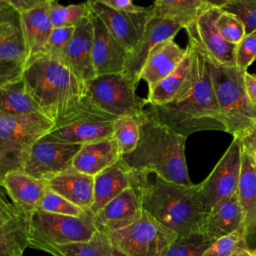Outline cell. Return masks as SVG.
<instances>
[{
	"instance_id": "cell-37",
	"label": "cell",
	"mask_w": 256,
	"mask_h": 256,
	"mask_svg": "<svg viewBox=\"0 0 256 256\" xmlns=\"http://www.w3.org/2000/svg\"><path fill=\"white\" fill-rule=\"evenodd\" d=\"M37 209L50 213L75 217L82 216L87 211L70 202L69 200H67L66 198H64L63 196H61L60 194H58L49 187L46 189L43 197L41 198Z\"/></svg>"
},
{
	"instance_id": "cell-15",
	"label": "cell",
	"mask_w": 256,
	"mask_h": 256,
	"mask_svg": "<svg viewBox=\"0 0 256 256\" xmlns=\"http://www.w3.org/2000/svg\"><path fill=\"white\" fill-rule=\"evenodd\" d=\"M89 18L93 28L92 61L96 76L122 73L128 51L92 11Z\"/></svg>"
},
{
	"instance_id": "cell-43",
	"label": "cell",
	"mask_w": 256,
	"mask_h": 256,
	"mask_svg": "<svg viewBox=\"0 0 256 256\" xmlns=\"http://www.w3.org/2000/svg\"><path fill=\"white\" fill-rule=\"evenodd\" d=\"M54 1L56 0H4V3L20 13L38 6L50 4Z\"/></svg>"
},
{
	"instance_id": "cell-17",
	"label": "cell",
	"mask_w": 256,
	"mask_h": 256,
	"mask_svg": "<svg viewBox=\"0 0 256 256\" xmlns=\"http://www.w3.org/2000/svg\"><path fill=\"white\" fill-rule=\"evenodd\" d=\"M220 11V8L207 6L192 24L202 47L212 59L224 65L236 66V45L227 42L215 24Z\"/></svg>"
},
{
	"instance_id": "cell-3",
	"label": "cell",
	"mask_w": 256,
	"mask_h": 256,
	"mask_svg": "<svg viewBox=\"0 0 256 256\" xmlns=\"http://www.w3.org/2000/svg\"><path fill=\"white\" fill-rule=\"evenodd\" d=\"M22 80L34 102L55 125L76 114L87 103L86 82L60 57L43 53L30 58Z\"/></svg>"
},
{
	"instance_id": "cell-36",
	"label": "cell",
	"mask_w": 256,
	"mask_h": 256,
	"mask_svg": "<svg viewBox=\"0 0 256 256\" xmlns=\"http://www.w3.org/2000/svg\"><path fill=\"white\" fill-rule=\"evenodd\" d=\"M247 234L240 230L215 240L202 254V256H236L247 246Z\"/></svg>"
},
{
	"instance_id": "cell-21",
	"label": "cell",
	"mask_w": 256,
	"mask_h": 256,
	"mask_svg": "<svg viewBox=\"0 0 256 256\" xmlns=\"http://www.w3.org/2000/svg\"><path fill=\"white\" fill-rule=\"evenodd\" d=\"M28 246V214L10 203L0 209V256H23Z\"/></svg>"
},
{
	"instance_id": "cell-8",
	"label": "cell",
	"mask_w": 256,
	"mask_h": 256,
	"mask_svg": "<svg viewBox=\"0 0 256 256\" xmlns=\"http://www.w3.org/2000/svg\"><path fill=\"white\" fill-rule=\"evenodd\" d=\"M135 91L122 73L96 76L86 83V101L114 119L125 115L139 116L148 102Z\"/></svg>"
},
{
	"instance_id": "cell-45",
	"label": "cell",
	"mask_w": 256,
	"mask_h": 256,
	"mask_svg": "<svg viewBox=\"0 0 256 256\" xmlns=\"http://www.w3.org/2000/svg\"><path fill=\"white\" fill-rule=\"evenodd\" d=\"M243 80L245 90L250 101L256 105V75L251 74L248 71H244Z\"/></svg>"
},
{
	"instance_id": "cell-11",
	"label": "cell",
	"mask_w": 256,
	"mask_h": 256,
	"mask_svg": "<svg viewBox=\"0 0 256 256\" xmlns=\"http://www.w3.org/2000/svg\"><path fill=\"white\" fill-rule=\"evenodd\" d=\"M114 120L87 102L81 110L65 121L56 124L47 134L62 142L83 145L112 138Z\"/></svg>"
},
{
	"instance_id": "cell-35",
	"label": "cell",
	"mask_w": 256,
	"mask_h": 256,
	"mask_svg": "<svg viewBox=\"0 0 256 256\" xmlns=\"http://www.w3.org/2000/svg\"><path fill=\"white\" fill-rule=\"evenodd\" d=\"M214 241L203 233L177 237L164 251L162 256H202L203 252Z\"/></svg>"
},
{
	"instance_id": "cell-49",
	"label": "cell",
	"mask_w": 256,
	"mask_h": 256,
	"mask_svg": "<svg viewBox=\"0 0 256 256\" xmlns=\"http://www.w3.org/2000/svg\"><path fill=\"white\" fill-rule=\"evenodd\" d=\"M10 203H8L1 195H0V209H2V208H4V207H6L7 205H9Z\"/></svg>"
},
{
	"instance_id": "cell-44",
	"label": "cell",
	"mask_w": 256,
	"mask_h": 256,
	"mask_svg": "<svg viewBox=\"0 0 256 256\" xmlns=\"http://www.w3.org/2000/svg\"><path fill=\"white\" fill-rule=\"evenodd\" d=\"M104 5L121 11H139L143 7L134 4L133 0H98Z\"/></svg>"
},
{
	"instance_id": "cell-25",
	"label": "cell",
	"mask_w": 256,
	"mask_h": 256,
	"mask_svg": "<svg viewBox=\"0 0 256 256\" xmlns=\"http://www.w3.org/2000/svg\"><path fill=\"white\" fill-rule=\"evenodd\" d=\"M47 186L79 206L90 210L94 198V177L71 167L47 180Z\"/></svg>"
},
{
	"instance_id": "cell-13",
	"label": "cell",
	"mask_w": 256,
	"mask_h": 256,
	"mask_svg": "<svg viewBox=\"0 0 256 256\" xmlns=\"http://www.w3.org/2000/svg\"><path fill=\"white\" fill-rule=\"evenodd\" d=\"M90 10L97 15L111 34L129 52L140 40L153 8L143 7L139 11H121L110 8L98 0H86Z\"/></svg>"
},
{
	"instance_id": "cell-47",
	"label": "cell",
	"mask_w": 256,
	"mask_h": 256,
	"mask_svg": "<svg viewBox=\"0 0 256 256\" xmlns=\"http://www.w3.org/2000/svg\"><path fill=\"white\" fill-rule=\"evenodd\" d=\"M204 3L211 7H217V8H223L227 3H229L232 0H203Z\"/></svg>"
},
{
	"instance_id": "cell-1",
	"label": "cell",
	"mask_w": 256,
	"mask_h": 256,
	"mask_svg": "<svg viewBox=\"0 0 256 256\" xmlns=\"http://www.w3.org/2000/svg\"><path fill=\"white\" fill-rule=\"evenodd\" d=\"M192 53V71L176 98L162 105H148L147 113L155 121L188 137L204 130L225 132L213 88L209 56L202 47L193 24L184 28Z\"/></svg>"
},
{
	"instance_id": "cell-2",
	"label": "cell",
	"mask_w": 256,
	"mask_h": 256,
	"mask_svg": "<svg viewBox=\"0 0 256 256\" xmlns=\"http://www.w3.org/2000/svg\"><path fill=\"white\" fill-rule=\"evenodd\" d=\"M130 184L143 211L177 237L201 233L206 210L198 184L190 186L168 181L154 172L130 169Z\"/></svg>"
},
{
	"instance_id": "cell-4",
	"label": "cell",
	"mask_w": 256,
	"mask_h": 256,
	"mask_svg": "<svg viewBox=\"0 0 256 256\" xmlns=\"http://www.w3.org/2000/svg\"><path fill=\"white\" fill-rule=\"evenodd\" d=\"M140 138L136 148L121 159L133 170L154 172L178 184L192 185L185 158V136L174 132L149 116L146 109L139 115Z\"/></svg>"
},
{
	"instance_id": "cell-41",
	"label": "cell",
	"mask_w": 256,
	"mask_h": 256,
	"mask_svg": "<svg viewBox=\"0 0 256 256\" xmlns=\"http://www.w3.org/2000/svg\"><path fill=\"white\" fill-rule=\"evenodd\" d=\"M74 31L75 27L53 28L44 53H48L61 58Z\"/></svg>"
},
{
	"instance_id": "cell-24",
	"label": "cell",
	"mask_w": 256,
	"mask_h": 256,
	"mask_svg": "<svg viewBox=\"0 0 256 256\" xmlns=\"http://www.w3.org/2000/svg\"><path fill=\"white\" fill-rule=\"evenodd\" d=\"M240 153L241 167L237 195L244 211V229L248 235L256 228V157L242 140H240Z\"/></svg>"
},
{
	"instance_id": "cell-30",
	"label": "cell",
	"mask_w": 256,
	"mask_h": 256,
	"mask_svg": "<svg viewBox=\"0 0 256 256\" xmlns=\"http://www.w3.org/2000/svg\"><path fill=\"white\" fill-rule=\"evenodd\" d=\"M45 252L53 256H123L113 245L109 234L99 230L88 241L54 245Z\"/></svg>"
},
{
	"instance_id": "cell-33",
	"label": "cell",
	"mask_w": 256,
	"mask_h": 256,
	"mask_svg": "<svg viewBox=\"0 0 256 256\" xmlns=\"http://www.w3.org/2000/svg\"><path fill=\"white\" fill-rule=\"evenodd\" d=\"M113 138L117 142L121 155L131 153L140 138L139 116L125 115L113 121Z\"/></svg>"
},
{
	"instance_id": "cell-19",
	"label": "cell",
	"mask_w": 256,
	"mask_h": 256,
	"mask_svg": "<svg viewBox=\"0 0 256 256\" xmlns=\"http://www.w3.org/2000/svg\"><path fill=\"white\" fill-rule=\"evenodd\" d=\"M244 223L245 215L236 191L231 197L219 202L206 213L201 233L217 240L240 230L245 231Z\"/></svg>"
},
{
	"instance_id": "cell-34",
	"label": "cell",
	"mask_w": 256,
	"mask_h": 256,
	"mask_svg": "<svg viewBox=\"0 0 256 256\" xmlns=\"http://www.w3.org/2000/svg\"><path fill=\"white\" fill-rule=\"evenodd\" d=\"M90 13L91 10L87 2L63 6L54 1L51 3L50 7V17L53 28L76 27L83 20L88 18Z\"/></svg>"
},
{
	"instance_id": "cell-18",
	"label": "cell",
	"mask_w": 256,
	"mask_h": 256,
	"mask_svg": "<svg viewBox=\"0 0 256 256\" xmlns=\"http://www.w3.org/2000/svg\"><path fill=\"white\" fill-rule=\"evenodd\" d=\"M92 38L93 28L88 17L75 27L61 57L70 69L86 83L96 77L92 61Z\"/></svg>"
},
{
	"instance_id": "cell-38",
	"label": "cell",
	"mask_w": 256,
	"mask_h": 256,
	"mask_svg": "<svg viewBox=\"0 0 256 256\" xmlns=\"http://www.w3.org/2000/svg\"><path fill=\"white\" fill-rule=\"evenodd\" d=\"M216 27L221 36L229 43L237 45L245 36V26L238 16L221 9L217 19Z\"/></svg>"
},
{
	"instance_id": "cell-32",
	"label": "cell",
	"mask_w": 256,
	"mask_h": 256,
	"mask_svg": "<svg viewBox=\"0 0 256 256\" xmlns=\"http://www.w3.org/2000/svg\"><path fill=\"white\" fill-rule=\"evenodd\" d=\"M203 0H154L153 14L182 26L184 29L195 22L207 7Z\"/></svg>"
},
{
	"instance_id": "cell-12",
	"label": "cell",
	"mask_w": 256,
	"mask_h": 256,
	"mask_svg": "<svg viewBox=\"0 0 256 256\" xmlns=\"http://www.w3.org/2000/svg\"><path fill=\"white\" fill-rule=\"evenodd\" d=\"M80 147L45 134L31 147L22 170L35 178L47 180L71 168Z\"/></svg>"
},
{
	"instance_id": "cell-50",
	"label": "cell",
	"mask_w": 256,
	"mask_h": 256,
	"mask_svg": "<svg viewBox=\"0 0 256 256\" xmlns=\"http://www.w3.org/2000/svg\"><path fill=\"white\" fill-rule=\"evenodd\" d=\"M3 3H4V0H0V5L3 4Z\"/></svg>"
},
{
	"instance_id": "cell-9",
	"label": "cell",
	"mask_w": 256,
	"mask_h": 256,
	"mask_svg": "<svg viewBox=\"0 0 256 256\" xmlns=\"http://www.w3.org/2000/svg\"><path fill=\"white\" fill-rule=\"evenodd\" d=\"M123 256H162L177 235L143 211L139 220L128 227L108 233Z\"/></svg>"
},
{
	"instance_id": "cell-29",
	"label": "cell",
	"mask_w": 256,
	"mask_h": 256,
	"mask_svg": "<svg viewBox=\"0 0 256 256\" xmlns=\"http://www.w3.org/2000/svg\"><path fill=\"white\" fill-rule=\"evenodd\" d=\"M0 113L13 116L44 115L27 92L22 78L0 85Z\"/></svg>"
},
{
	"instance_id": "cell-40",
	"label": "cell",
	"mask_w": 256,
	"mask_h": 256,
	"mask_svg": "<svg viewBox=\"0 0 256 256\" xmlns=\"http://www.w3.org/2000/svg\"><path fill=\"white\" fill-rule=\"evenodd\" d=\"M254 61H256V30L246 33L236 45L235 51V64L242 71H247Z\"/></svg>"
},
{
	"instance_id": "cell-16",
	"label": "cell",
	"mask_w": 256,
	"mask_h": 256,
	"mask_svg": "<svg viewBox=\"0 0 256 256\" xmlns=\"http://www.w3.org/2000/svg\"><path fill=\"white\" fill-rule=\"evenodd\" d=\"M143 209L135 190L130 186L94 214L97 230L110 233L130 226L141 218Z\"/></svg>"
},
{
	"instance_id": "cell-22",
	"label": "cell",
	"mask_w": 256,
	"mask_h": 256,
	"mask_svg": "<svg viewBox=\"0 0 256 256\" xmlns=\"http://www.w3.org/2000/svg\"><path fill=\"white\" fill-rule=\"evenodd\" d=\"M50 7L51 3L19 13L27 60L45 52L48 39L53 29Z\"/></svg>"
},
{
	"instance_id": "cell-28",
	"label": "cell",
	"mask_w": 256,
	"mask_h": 256,
	"mask_svg": "<svg viewBox=\"0 0 256 256\" xmlns=\"http://www.w3.org/2000/svg\"><path fill=\"white\" fill-rule=\"evenodd\" d=\"M187 53L181 63L168 76L148 89L147 102L150 105H162L173 101L190 77L192 71V53L187 45Z\"/></svg>"
},
{
	"instance_id": "cell-20",
	"label": "cell",
	"mask_w": 256,
	"mask_h": 256,
	"mask_svg": "<svg viewBox=\"0 0 256 256\" xmlns=\"http://www.w3.org/2000/svg\"><path fill=\"white\" fill-rule=\"evenodd\" d=\"M12 203L29 214L38 208L41 198L48 188L45 180L35 178L22 169L8 172L1 183Z\"/></svg>"
},
{
	"instance_id": "cell-48",
	"label": "cell",
	"mask_w": 256,
	"mask_h": 256,
	"mask_svg": "<svg viewBox=\"0 0 256 256\" xmlns=\"http://www.w3.org/2000/svg\"><path fill=\"white\" fill-rule=\"evenodd\" d=\"M236 256H256V249H243Z\"/></svg>"
},
{
	"instance_id": "cell-46",
	"label": "cell",
	"mask_w": 256,
	"mask_h": 256,
	"mask_svg": "<svg viewBox=\"0 0 256 256\" xmlns=\"http://www.w3.org/2000/svg\"><path fill=\"white\" fill-rule=\"evenodd\" d=\"M240 140H242L246 145L249 146V148L252 150L256 157V126L246 136L240 138Z\"/></svg>"
},
{
	"instance_id": "cell-39",
	"label": "cell",
	"mask_w": 256,
	"mask_h": 256,
	"mask_svg": "<svg viewBox=\"0 0 256 256\" xmlns=\"http://www.w3.org/2000/svg\"><path fill=\"white\" fill-rule=\"evenodd\" d=\"M221 9L238 16L246 33L256 30V0H232Z\"/></svg>"
},
{
	"instance_id": "cell-7",
	"label": "cell",
	"mask_w": 256,
	"mask_h": 256,
	"mask_svg": "<svg viewBox=\"0 0 256 256\" xmlns=\"http://www.w3.org/2000/svg\"><path fill=\"white\" fill-rule=\"evenodd\" d=\"M97 231L94 213L68 216L36 209L28 214L29 246L46 251L54 245L88 241Z\"/></svg>"
},
{
	"instance_id": "cell-31",
	"label": "cell",
	"mask_w": 256,
	"mask_h": 256,
	"mask_svg": "<svg viewBox=\"0 0 256 256\" xmlns=\"http://www.w3.org/2000/svg\"><path fill=\"white\" fill-rule=\"evenodd\" d=\"M0 60L26 64L27 53L20 26L19 15L15 20L4 17L0 5Z\"/></svg>"
},
{
	"instance_id": "cell-42",
	"label": "cell",
	"mask_w": 256,
	"mask_h": 256,
	"mask_svg": "<svg viewBox=\"0 0 256 256\" xmlns=\"http://www.w3.org/2000/svg\"><path fill=\"white\" fill-rule=\"evenodd\" d=\"M25 63L0 60V85L22 78Z\"/></svg>"
},
{
	"instance_id": "cell-27",
	"label": "cell",
	"mask_w": 256,
	"mask_h": 256,
	"mask_svg": "<svg viewBox=\"0 0 256 256\" xmlns=\"http://www.w3.org/2000/svg\"><path fill=\"white\" fill-rule=\"evenodd\" d=\"M130 186V168L120 158L94 176V198L90 210L95 214Z\"/></svg>"
},
{
	"instance_id": "cell-6",
	"label": "cell",
	"mask_w": 256,
	"mask_h": 256,
	"mask_svg": "<svg viewBox=\"0 0 256 256\" xmlns=\"http://www.w3.org/2000/svg\"><path fill=\"white\" fill-rule=\"evenodd\" d=\"M54 125L44 115L0 113V186L8 172L23 168L33 144L50 132Z\"/></svg>"
},
{
	"instance_id": "cell-10",
	"label": "cell",
	"mask_w": 256,
	"mask_h": 256,
	"mask_svg": "<svg viewBox=\"0 0 256 256\" xmlns=\"http://www.w3.org/2000/svg\"><path fill=\"white\" fill-rule=\"evenodd\" d=\"M240 167V140L233 138L211 173L198 184L199 196L206 212L236 193Z\"/></svg>"
},
{
	"instance_id": "cell-14",
	"label": "cell",
	"mask_w": 256,
	"mask_h": 256,
	"mask_svg": "<svg viewBox=\"0 0 256 256\" xmlns=\"http://www.w3.org/2000/svg\"><path fill=\"white\" fill-rule=\"evenodd\" d=\"M181 29L182 26L173 21L152 15L140 40L127 53L122 72L135 89L140 81V73L145 61L153 48L165 40L174 38Z\"/></svg>"
},
{
	"instance_id": "cell-5",
	"label": "cell",
	"mask_w": 256,
	"mask_h": 256,
	"mask_svg": "<svg viewBox=\"0 0 256 256\" xmlns=\"http://www.w3.org/2000/svg\"><path fill=\"white\" fill-rule=\"evenodd\" d=\"M209 61L213 88L225 132L233 138H243L256 126V105L250 101L246 93L244 71L237 66L221 64L210 56Z\"/></svg>"
},
{
	"instance_id": "cell-26",
	"label": "cell",
	"mask_w": 256,
	"mask_h": 256,
	"mask_svg": "<svg viewBox=\"0 0 256 256\" xmlns=\"http://www.w3.org/2000/svg\"><path fill=\"white\" fill-rule=\"evenodd\" d=\"M121 156L114 138H106L81 145L74 156L72 167L94 177L120 160Z\"/></svg>"
},
{
	"instance_id": "cell-23",
	"label": "cell",
	"mask_w": 256,
	"mask_h": 256,
	"mask_svg": "<svg viewBox=\"0 0 256 256\" xmlns=\"http://www.w3.org/2000/svg\"><path fill=\"white\" fill-rule=\"evenodd\" d=\"M186 53L187 49L180 47L174 38L159 43L148 55L140 73V80L146 82L148 89L152 88L175 70Z\"/></svg>"
}]
</instances>
